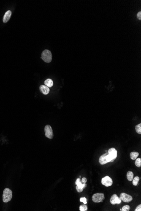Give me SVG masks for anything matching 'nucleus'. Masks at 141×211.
I'll list each match as a JSON object with an SVG mask.
<instances>
[{
	"label": "nucleus",
	"mask_w": 141,
	"mask_h": 211,
	"mask_svg": "<svg viewBox=\"0 0 141 211\" xmlns=\"http://www.w3.org/2000/svg\"><path fill=\"white\" fill-rule=\"evenodd\" d=\"M12 197V192L10 189L6 188L4 189L3 194V201L7 203L11 200Z\"/></svg>",
	"instance_id": "1"
},
{
	"label": "nucleus",
	"mask_w": 141,
	"mask_h": 211,
	"mask_svg": "<svg viewBox=\"0 0 141 211\" xmlns=\"http://www.w3.org/2000/svg\"><path fill=\"white\" fill-rule=\"evenodd\" d=\"M41 58L45 63H50L52 59L51 52L47 49L44 50L41 54Z\"/></svg>",
	"instance_id": "2"
},
{
	"label": "nucleus",
	"mask_w": 141,
	"mask_h": 211,
	"mask_svg": "<svg viewBox=\"0 0 141 211\" xmlns=\"http://www.w3.org/2000/svg\"><path fill=\"white\" fill-rule=\"evenodd\" d=\"M113 160L108 152L104 153V154L101 156L99 159V162L101 165H104L108 162H110L111 161Z\"/></svg>",
	"instance_id": "3"
},
{
	"label": "nucleus",
	"mask_w": 141,
	"mask_h": 211,
	"mask_svg": "<svg viewBox=\"0 0 141 211\" xmlns=\"http://www.w3.org/2000/svg\"><path fill=\"white\" fill-rule=\"evenodd\" d=\"M105 199V196L103 193H96L92 196V200L95 203L102 202Z\"/></svg>",
	"instance_id": "4"
},
{
	"label": "nucleus",
	"mask_w": 141,
	"mask_h": 211,
	"mask_svg": "<svg viewBox=\"0 0 141 211\" xmlns=\"http://www.w3.org/2000/svg\"><path fill=\"white\" fill-rule=\"evenodd\" d=\"M75 184L77 185L76 190L79 193H81L82 192L84 189L87 187V184L86 183L83 184L82 183L81 181L80 178L77 179L75 182Z\"/></svg>",
	"instance_id": "5"
},
{
	"label": "nucleus",
	"mask_w": 141,
	"mask_h": 211,
	"mask_svg": "<svg viewBox=\"0 0 141 211\" xmlns=\"http://www.w3.org/2000/svg\"><path fill=\"white\" fill-rule=\"evenodd\" d=\"M45 136L47 138L52 139L53 137V131L52 127L49 125L45 126L44 128Z\"/></svg>",
	"instance_id": "6"
},
{
	"label": "nucleus",
	"mask_w": 141,
	"mask_h": 211,
	"mask_svg": "<svg viewBox=\"0 0 141 211\" xmlns=\"http://www.w3.org/2000/svg\"><path fill=\"white\" fill-rule=\"evenodd\" d=\"M120 198L121 201H123V202L126 203L130 202L133 200L132 196L124 193H121Z\"/></svg>",
	"instance_id": "7"
},
{
	"label": "nucleus",
	"mask_w": 141,
	"mask_h": 211,
	"mask_svg": "<svg viewBox=\"0 0 141 211\" xmlns=\"http://www.w3.org/2000/svg\"><path fill=\"white\" fill-rule=\"evenodd\" d=\"M101 183L106 187H109L113 185V180L110 177L106 176L102 179Z\"/></svg>",
	"instance_id": "8"
},
{
	"label": "nucleus",
	"mask_w": 141,
	"mask_h": 211,
	"mask_svg": "<svg viewBox=\"0 0 141 211\" xmlns=\"http://www.w3.org/2000/svg\"><path fill=\"white\" fill-rule=\"evenodd\" d=\"M108 153L113 159L110 162H113L117 157V151L115 148H110L108 150Z\"/></svg>",
	"instance_id": "9"
},
{
	"label": "nucleus",
	"mask_w": 141,
	"mask_h": 211,
	"mask_svg": "<svg viewBox=\"0 0 141 211\" xmlns=\"http://www.w3.org/2000/svg\"><path fill=\"white\" fill-rule=\"evenodd\" d=\"M121 202V200L120 197H118L116 194H114L111 197L110 203L112 204L115 205V204H120Z\"/></svg>",
	"instance_id": "10"
},
{
	"label": "nucleus",
	"mask_w": 141,
	"mask_h": 211,
	"mask_svg": "<svg viewBox=\"0 0 141 211\" xmlns=\"http://www.w3.org/2000/svg\"><path fill=\"white\" fill-rule=\"evenodd\" d=\"M40 91L42 93H43L44 95H47L48 94L49 92V88L47 87L46 86H44L42 85L40 86L39 87Z\"/></svg>",
	"instance_id": "11"
},
{
	"label": "nucleus",
	"mask_w": 141,
	"mask_h": 211,
	"mask_svg": "<svg viewBox=\"0 0 141 211\" xmlns=\"http://www.w3.org/2000/svg\"><path fill=\"white\" fill-rule=\"evenodd\" d=\"M11 15H12V12L11 11L8 10L4 14L3 17V22L4 23L7 22L10 18Z\"/></svg>",
	"instance_id": "12"
},
{
	"label": "nucleus",
	"mask_w": 141,
	"mask_h": 211,
	"mask_svg": "<svg viewBox=\"0 0 141 211\" xmlns=\"http://www.w3.org/2000/svg\"><path fill=\"white\" fill-rule=\"evenodd\" d=\"M45 85L48 87H51L53 86V81L51 79H47L44 81Z\"/></svg>",
	"instance_id": "13"
},
{
	"label": "nucleus",
	"mask_w": 141,
	"mask_h": 211,
	"mask_svg": "<svg viewBox=\"0 0 141 211\" xmlns=\"http://www.w3.org/2000/svg\"><path fill=\"white\" fill-rule=\"evenodd\" d=\"M139 153L137 152H132L130 153V158L132 160H136L138 156H139Z\"/></svg>",
	"instance_id": "14"
},
{
	"label": "nucleus",
	"mask_w": 141,
	"mask_h": 211,
	"mask_svg": "<svg viewBox=\"0 0 141 211\" xmlns=\"http://www.w3.org/2000/svg\"><path fill=\"white\" fill-rule=\"evenodd\" d=\"M127 178L128 180L131 181L133 179V174L131 171H129L127 174Z\"/></svg>",
	"instance_id": "15"
},
{
	"label": "nucleus",
	"mask_w": 141,
	"mask_h": 211,
	"mask_svg": "<svg viewBox=\"0 0 141 211\" xmlns=\"http://www.w3.org/2000/svg\"><path fill=\"white\" fill-rule=\"evenodd\" d=\"M132 180H133V185H134V186H137L138 185V183H139V177H137V176L135 177H134V178Z\"/></svg>",
	"instance_id": "16"
},
{
	"label": "nucleus",
	"mask_w": 141,
	"mask_h": 211,
	"mask_svg": "<svg viewBox=\"0 0 141 211\" xmlns=\"http://www.w3.org/2000/svg\"><path fill=\"white\" fill-rule=\"evenodd\" d=\"M136 131L138 134H141V124H139L136 126Z\"/></svg>",
	"instance_id": "17"
},
{
	"label": "nucleus",
	"mask_w": 141,
	"mask_h": 211,
	"mask_svg": "<svg viewBox=\"0 0 141 211\" xmlns=\"http://www.w3.org/2000/svg\"><path fill=\"white\" fill-rule=\"evenodd\" d=\"M136 166L138 167H140L141 166V159L140 158H138L136 159L135 163Z\"/></svg>",
	"instance_id": "18"
},
{
	"label": "nucleus",
	"mask_w": 141,
	"mask_h": 211,
	"mask_svg": "<svg viewBox=\"0 0 141 211\" xmlns=\"http://www.w3.org/2000/svg\"><path fill=\"white\" fill-rule=\"evenodd\" d=\"M80 211H86L88 210V207L85 205H83L80 206Z\"/></svg>",
	"instance_id": "19"
},
{
	"label": "nucleus",
	"mask_w": 141,
	"mask_h": 211,
	"mask_svg": "<svg viewBox=\"0 0 141 211\" xmlns=\"http://www.w3.org/2000/svg\"><path fill=\"white\" fill-rule=\"evenodd\" d=\"M130 209V207L129 205H125L123 207L122 209H121L122 211H129Z\"/></svg>",
	"instance_id": "20"
},
{
	"label": "nucleus",
	"mask_w": 141,
	"mask_h": 211,
	"mask_svg": "<svg viewBox=\"0 0 141 211\" xmlns=\"http://www.w3.org/2000/svg\"><path fill=\"white\" fill-rule=\"evenodd\" d=\"M80 202H83V203H84L85 204H86V203H87V199H86V198H85V197L81 198L80 199Z\"/></svg>",
	"instance_id": "21"
},
{
	"label": "nucleus",
	"mask_w": 141,
	"mask_h": 211,
	"mask_svg": "<svg viewBox=\"0 0 141 211\" xmlns=\"http://www.w3.org/2000/svg\"><path fill=\"white\" fill-rule=\"evenodd\" d=\"M135 211H141V204H140V205H139L137 207V208L135 209Z\"/></svg>",
	"instance_id": "22"
},
{
	"label": "nucleus",
	"mask_w": 141,
	"mask_h": 211,
	"mask_svg": "<svg viewBox=\"0 0 141 211\" xmlns=\"http://www.w3.org/2000/svg\"><path fill=\"white\" fill-rule=\"evenodd\" d=\"M87 182V179L86 178H85V177H83V178L82 179V180H81V183L82 184H83V183H86V182Z\"/></svg>",
	"instance_id": "23"
},
{
	"label": "nucleus",
	"mask_w": 141,
	"mask_h": 211,
	"mask_svg": "<svg viewBox=\"0 0 141 211\" xmlns=\"http://www.w3.org/2000/svg\"><path fill=\"white\" fill-rule=\"evenodd\" d=\"M137 16L138 19L139 20H141V12H138V14H137Z\"/></svg>",
	"instance_id": "24"
}]
</instances>
